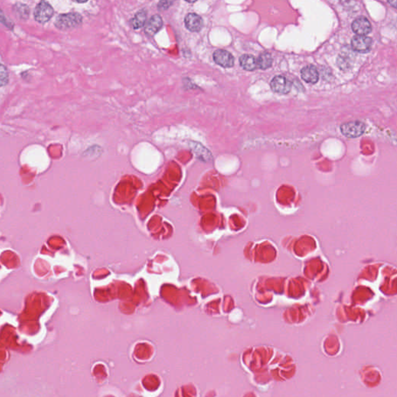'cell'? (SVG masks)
<instances>
[{"mask_svg":"<svg viewBox=\"0 0 397 397\" xmlns=\"http://www.w3.org/2000/svg\"><path fill=\"white\" fill-rule=\"evenodd\" d=\"M163 27V20L161 16L154 15L151 18L145 26V34L148 36L153 37Z\"/></svg>","mask_w":397,"mask_h":397,"instance_id":"cell-9","label":"cell"},{"mask_svg":"<svg viewBox=\"0 0 397 397\" xmlns=\"http://www.w3.org/2000/svg\"><path fill=\"white\" fill-rule=\"evenodd\" d=\"M271 87L275 93L287 94L289 93L292 84L285 77L282 76H275L271 82Z\"/></svg>","mask_w":397,"mask_h":397,"instance_id":"cell-5","label":"cell"},{"mask_svg":"<svg viewBox=\"0 0 397 397\" xmlns=\"http://www.w3.org/2000/svg\"><path fill=\"white\" fill-rule=\"evenodd\" d=\"M14 10H15L17 15H18V17H19V18H28L29 9L28 7H27V6H26V5H23V4L20 3L17 4L15 7H14Z\"/></svg>","mask_w":397,"mask_h":397,"instance_id":"cell-14","label":"cell"},{"mask_svg":"<svg viewBox=\"0 0 397 397\" xmlns=\"http://www.w3.org/2000/svg\"><path fill=\"white\" fill-rule=\"evenodd\" d=\"M82 22V16L78 13L61 14L57 17L56 26L59 30L66 31L78 27Z\"/></svg>","mask_w":397,"mask_h":397,"instance_id":"cell-1","label":"cell"},{"mask_svg":"<svg viewBox=\"0 0 397 397\" xmlns=\"http://www.w3.org/2000/svg\"><path fill=\"white\" fill-rule=\"evenodd\" d=\"M259 69H267L272 65V57L268 52H263L257 59Z\"/></svg>","mask_w":397,"mask_h":397,"instance_id":"cell-13","label":"cell"},{"mask_svg":"<svg viewBox=\"0 0 397 397\" xmlns=\"http://www.w3.org/2000/svg\"><path fill=\"white\" fill-rule=\"evenodd\" d=\"M0 22L3 23L6 27H9L10 29L14 28V23H12L10 19H8V18L5 17L2 10H0Z\"/></svg>","mask_w":397,"mask_h":397,"instance_id":"cell-16","label":"cell"},{"mask_svg":"<svg viewBox=\"0 0 397 397\" xmlns=\"http://www.w3.org/2000/svg\"><path fill=\"white\" fill-rule=\"evenodd\" d=\"M352 31L356 33L358 36H365L369 35L372 31V27L369 19L365 17H360L353 21L352 25Z\"/></svg>","mask_w":397,"mask_h":397,"instance_id":"cell-7","label":"cell"},{"mask_svg":"<svg viewBox=\"0 0 397 397\" xmlns=\"http://www.w3.org/2000/svg\"><path fill=\"white\" fill-rule=\"evenodd\" d=\"M213 60L223 68H231L234 65V57L226 50L219 49L213 55Z\"/></svg>","mask_w":397,"mask_h":397,"instance_id":"cell-4","label":"cell"},{"mask_svg":"<svg viewBox=\"0 0 397 397\" xmlns=\"http://www.w3.org/2000/svg\"><path fill=\"white\" fill-rule=\"evenodd\" d=\"M301 77L308 83H317L319 80V73L315 67L307 65L301 70Z\"/></svg>","mask_w":397,"mask_h":397,"instance_id":"cell-10","label":"cell"},{"mask_svg":"<svg viewBox=\"0 0 397 397\" xmlns=\"http://www.w3.org/2000/svg\"><path fill=\"white\" fill-rule=\"evenodd\" d=\"M240 64L245 70L254 71L259 69L258 61L255 56L251 55H244L240 57Z\"/></svg>","mask_w":397,"mask_h":397,"instance_id":"cell-11","label":"cell"},{"mask_svg":"<svg viewBox=\"0 0 397 397\" xmlns=\"http://www.w3.org/2000/svg\"><path fill=\"white\" fill-rule=\"evenodd\" d=\"M365 125L362 122L352 121L340 126L341 133L348 137H360L365 132Z\"/></svg>","mask_w":397,"mask_h":397,"instance_id":"cell-2","label":"cell"},{"mask_svg":"<svg viewBox=\"0 0 397 397\" xmlns=\"http://www.w3.org/2000/svg\"><path fill=\"white\" fill-rule=\"evenodd\" d=\"M9 81V73L7 69L2 64H0V87L6 86Z\"/></svg>","mask_w":397,"mask_h":397,"instance_id":"cell-15","label":"cell"},{"mask_svg":"<svg viewBox=\"0 0 397 397\" xmlns=\"http://www.w3.org/2000/svg\"><path fill=\"white\" fill-rule=\"evenodd\" d=\"M388 2H389L390 5H393V7L397 8V2H396V1H394V2H390V1H389Z\"/></svg>","mask_w":397,"mask_h":397,"instance_id":"cell-18","label":"cell"},{"mask_svg":"<svg viewBox=\"0 0 397 397\" xmlns=\"http://www.w3.org/2000/svg\"><path fill=\"white\" fill-rule=\"evenodd\" d=\"M373 40L365 36H356L352 38V47L354 51L360 53L369 52L372 48Z\"/></svg>","mask_w":397,"mask_h":397,"instance_id":"cell-6","label":"cell"},{"mask_svg":"<svg viewBox=\"0 0 397 397\" xmlns=\"http://www.w3.org/2000/svg\"><path fill=\"white\" fill-rule=\"evenodd\" d=\"M147 11L145 10H140L135 14L134 17L131 20L132 27L135 30L144 27L146 23Z\"/></svg>","mask_w":397,"mask_h":397,"instance_id":"cell-12","label":"cell"},{"mask_svg":"<svg viewBox=\"0 0 397 397\" xmlns=\"http://www.w3.org/2000/svg\"><path fill=\"white\" fill-rule=\"evenodd\" d=\"M173 2L171 1H160L158 5V8L160 10H166L172 5Z\"/></svg>","mask_w":397,"mask_h":397,"instance_id":"cell-17","label":"cell"},{"mask_svg":"<svg viewBox=\"0 0 397 397\" xmlns=\"http://www.w3.org/2000/svg\"><path fill=\"white\" fill-rule=\"evenodd\" d=\"M185 25L191 32H200L204 26V19L196 14H189L185 18Z\"/></svg>","mask_w":397,"mask_h":397,"instance_id":"cell-8","label":"cell"},{"mask_svg":"<svg viewBox=\"0 0 397 397\" xmlns=\"http://www.w3.org/2000/svg\"><path fill=\"white\" fill-rule=\"evenodd\" d=\"M53 14V8L47 2H40L35 8V19L39 23H47L52 18Z\"/></svg>","mask_w":397,"mask_h":397,"instance_id":"cell-3","label":"cell"}]
</instances>
